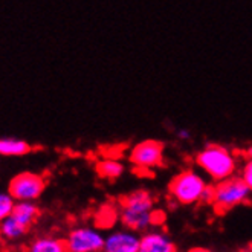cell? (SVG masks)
<instances>
[{"instance_id": "6da1fadb", "label": "cell", "mask_w": 252, "mask_h": 252, "mask_svg": "<svg viewBox=\"0 0 252 252\" xmlns=\"http://www.w3.org/2000/svg\"><path fill=\"white\" fill-rule=\"evenodd\" d=\"M120 220L123 225L133 231L148 229L158 223V211L155 208V199L148 191L136 189L127 194L120 202Z\"/></svg>"}, {"instance_id": "4fadbf2b", "label": "cell", "mask_w": 252, "mask_h": 252, "mask_svg": "<svg viewBox=\"0 0 252 252\" xmlns=\"http://www.w3.org/2000/svg\"><path fill=\"white\" fill-rule=\"evenodd\" d=\"M11 214L17 220H20L23 225L31 226L37 220L40 211L37 208V205H34V202H16Z\"/></svg>"}, {"instance_id": "9a60e30c", "label": "cell", "mask_w": 252, "mask_h": 252, "mask_svg": "<svg viewBox=\"0 0 252 252\" xmlns=\"http://www.w3.org/2000/svg\"><path fill=\"white\" fill-rule=\"evenodd\" d=\"M14 205H16V199H14L9 192L0 191V221L6 219L8 216H11Z\"/></svg>"}, {"instance_id": "8fae6325", "label": "cell", "mask_w": 252, "mask_h": 252, "mask_svg": "<svg viewBox=\"0 0 252 252\" xmlns=\"http://www.w3.org/2000/svg\"><path fill=\"white\" fill-rule=\"evenodd\" d=\"M26 252H69L66 246V240L57 239L52 235H43L32 240L28 246Z\"/></svg>"}, {"instance_id": "277c9868", "label": "cell", "mask_w": 252, "mask_h": 252, "mask_svg": "<svg viewBox=\"0 0 252 252\" xmlns=\"http://www.w3.org/2000/svg\"><path fill=\"white\" fill-rule=\"evenodd\" d=\"M252 191L246 185V182L240 177L231 176L225 181H220L213 185V200L211 205L220 214L228 213L237 206L249 202Z\"/></svg>"}, {"instance_id": "7c38bea8", "label": "cell", "mask_w": 252, "mask_h": 252, "mask_svg": "<svg viewBox=\"0 0 252 252\" xmlns=\"http://www.w3.org/2000/svg\"><path fill=\"white\" fill-rule=\"evenodd\" d=\"M31 152V145L17 138H0V156H25Z\"/></svg>"}, {"instance_id": "30bf717a", "label": "cell", "mask_w": 252, "mask_h": 252, "mask_svg": "<svg viewBox=\"0 0 252 252\" xmlns=\"http://www.w3.org/2000/svg\"><path fill=\"white\" fill-rule=\"evenodd\" d=\"M29 226L23 225L12 214L0 221V239L5 242H17L28 232Z\"/></svg>"}, {"instance_id": "ac0fdd59", "label": "cell", "mask_w": 252, "mask_h": 252, "mask_svg": "<svg viewBox=\"0 0 252 252\" xmlns=\"http://www.w3.org/2000/svg\"><path fill=\"white\" fill-rule=\"evenodd\" d=\"M187 252H214V251L206 249V248H192V249H188Z\"/></svg>"}, {"instance_id": "ba28073f", "label": "cell", "mask_w": 252, "mask_h": 252, "mask_svg": "<svg viewBox=\"0 0 252 252\" xmlns=\"http://www.w3.org/2000/svg\"><path fill=\"white\" fill-rule=\"evenodd\" d=\"M141 235L133 229H118L110 232L106 240L102 252H139Z\"/></svg>"}, {"instance_id": "d6986e66", "label": "cell", "mask_w": 252, "mask_h": 252, "mask_svg": "<svg viewBox=\"0 0 252 252\" xmlns=\"http://www.w3.org/2000/svg\"><path fill=\"white\" fill-rule=\"evenodd\" d=\"M243 155H245V158H246V159H252V147H248Z\"/></svg>"}, {"instance_id": "3957f363", "label": "cell", "mask_w": 252, "mask_h": 252, "mask_svg": "<svg viewBox=\"0 0 252 252\" xmlns=\"http://www.w3.org/2000/svg\"><path fill=\"white\" fill-rule=\"evenodd\" d=\"M196 164L213 181L220 182L234 176L237 159L229 148L219 144H210L197 153Z\"/></svg>"}, {"instance_id": "e0dca14e", "label": "cell", "mask_w": 252, "mask_h": 252, "mask_svg": "<svg viewBox=\"0 0 252 252\" xmlns=\"http://www.w3.org/2000/svg\"><path fill=\"white\" fill-rule=\"evenodd\" d=\"M176 136L179 139H189L191 138V131L189 130H185V128H181L176 131Z\"/></svg>"}, {"instance_id": "8992f818", "label": "cell", "mask_w": 252, "mask_h": 252, "mask_svg": "<svg viewBox=\"0 0 252 252\" xmlns=\"http://www.w3.org/2000/svg\"><path fill=\"white\" fill-rule=\"evenodd\" d=\"M164 142L156 139H147L133 147L130 153L131 164L136 167V170H152L164 165Z\"/></svg>"}, {"instance_id": "5b68a950", "label": "cell", "mask_w": 252, "mask_h": 252, "mask_svg": "<svg viewBox=\"0 0 252 252\" xmlns=\"http://www.w3.org/2000/svg\"><path fill=\"white\" fill-rule=\"evenodd\" d=\"M44 187L46 182L40 174L25 171L12 177L8 192L16 199V202H34L43 194Z\"/></svg>"}, {"instance_id": "9c48e42d", "label": "cell", "mask_w": 252, "mask_h": 252, "mask_svg": "<svg viewBox=\"0 0 252 252\" xmlns=\"http://www.w3.org/2000/svg\"><path fill=\"white\" fill-rule=\"evenodd\" d=\"M139 252H177V248L170 235L153 229L141 235Z\"/></svg>"}, {"instance_id": "5bb4252c", "label": "cell", "mask_w": 252, "mask_h": 252, "mask_svg": "<svg viewBox=\"0 0 252 252\" xmlns=\"http://www.w3.org/2000/svg\"><path fill=\"white\" fill-rule=\"evenodd\" d=\"M96 173L102 177V179H118L123 173H124V165L121 164L120 160L116 159H102L96 164Z\"/></svg>"}, {"instance_id": "7a4b0ae2", "label": "cell", "mask_w": 252, "mask_h": 252, "mask_svg": "<svg viewBox=\"0 0 252 252\" xmlns=\"http://www.w3.org/2000/svg\"><path fill=\"white\" fill-rule=\"evenodd\" d=\"M170 196L181 205L211 203L213 185H208L203 177L194 170H184L176 174L168 187Z\"/></svg>"}, {"instance_id": "2e32d148", "label": "cell", "mask_w": 252, "mask_h": 252, "mask_svg": "<svg viewBox=\"0 0 252 252\" xmlns=\"http://www.w3.org/2000/svg\"><path fill=\"white\" fill-rule=\"evenodd\" d=\"M242 179L246 182V185L252 191V159H246L245 165L242 168Z\"/></svg>"}, {"instance_id": "52a82bcc", "label": "cell", "mask_w": 252, "mask_h": 252, "mask_svg": "<svg viewBox=\"0 0 252 252\" xmlns=\"http://www.w3.org/2000/svg\"><path fill=\"white\" fill-rule=\"evenodd\" d=\"M104 240L106 237L96 228L80 226L67 234L66 246L69 252H101Z\"/></svg>"}]
</instances>
